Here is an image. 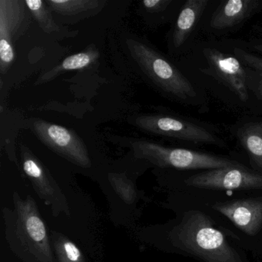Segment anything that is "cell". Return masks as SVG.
I'll use <instances>...</instances> for the list:
<instances>
[{
    "mask_svg": "<svg viewBox=\"0 0 262 262\" xmlns=\"http://www.w3.org/2000/svg\"><path fill=\"white\" fill-rule=\"evenodd\" d=\"M22 158L24 171L30 178L39 196L49 202L52 201V203H55L59 188L48 171L27 148H22Z\"/></svg>",
    "mask_w": 262,
    "mask_h": 262,
    "instance_id": "12",
    "label": "cell"
},
{
    "mask_svg": "<svg viewBox=\"0 0 262 262\" xmlns=\"http://www.w3.org/2000/svg\"><path fill=\"white\" fill-rule=\"evenodd\" d=\"M262 74V73H260ZM256 95L257 97L262 100V75L260 79H259L258 82H257V89H256Z\"/></svg>",
    "mask_w": 262,
    "mask_h": 262,
    "instance_id": "22",
    "label": "cell"
},
{
    "mask_svg": "<svg viewBox=\"0 0 262 262\" xmlns=\"http://www.w3.org/2000/svg\"><path fill=\"white\" fill-rule=\"evenodd\" d=\"M110 182L116 192L127 203H132L136 199V190L134 185L123 174H110Z\"/></svg>",
    "mask_w": 262,
    "mask_h": 262,
    "instance_id": "19",
    "label": "cell"
},
{
    "mask_svg": "<svg viewBox=\"0 0 262 262\" xmlns=\"http://www.w3.org/2000/svg\"><path fill=\"white\" fill-rule=\"evenodd\" d=\"M126 45L141 70L162 91L182 103L194 105L199 102L194 85L162 55L135 39H127Z\"/></svg>",
    "mask_w": 262,
    "mask_h": 262,
    "instance_id": "3",
    "label": "cell"
},
{
    "mask_svg": "<svg viewBox=\"0 0 262 262\" xmlns=\"http://www.w3.org/2000/svg\"><path fill=\"white\" fill-rule=\"evenodd\" d=\"M185 182L189 186L203 189H262V174L237 163L193 174Z\"/></svg>",
    "mask_w": 262,
    "mask_h": 262,
    "instance_id": "7",
    "label": "cell"
},
{
    "mask_svg": "<svg viewBox=\"0 0 262 262\" xmlns=\"http://www.w3.org/2000/svg\"><path fill=\"white\" fill-rule=\"evenodd\" d=\"M99 56H100L99 52L96 49H90L82 53L68 56L59 65L42 74L38 79L36 84L39 85V84L50 82L65 72L83 70L92 67L95 62H97Z\"/></svg>",
    "mask_w": 262,
    "mask_h": 262,
    "instance_id": "15",
    "label": "cell"
},
{
    "mask_svg": "<svg viewBox=\"0 0 262 262\" xmlns=\"http://www.w3.org/2000/svg\"><path fill=\"white\" fill-rule=\"evenodd\" d=\"M25 2L15 0L0 1V68L8 70L15 59L13 40L25 23Z\"/></svg>",
    "mask_w": 262,
    "mask_h": 262,
    "instance_id": "9",
    "label": "cell"
},
{
    "mask_svg": "<svg viewBox=\"0 0 262 262\" xmlns=\"http://www.w3.org/2000/svg\"><path fill=\"white\" fill-rule=\"evenodd\" d=\"M46 3L52 12L64 16L98 12L105 4L99 0H46Z\"/></svg>",
    "mask_w": 262,
    "mask_h": 262,
    "instance_id": "16",
    "label": "cell"
},
{
    "mask_svg": "<svg viewBox=\"0 0 262 262\" xmlns=\"http://www.w3.org/2000/svg\"><path fill=\"white\" fill-rule=\"evenodd\" d=\"M14 211L7 212V239L25 262H55L47 228L33 198L15 194Z\"/></svg>",
    "mask_w": 262,
    "mask_h": 262,
    "instance_id": "1",
    "label": "cell"
},
{
    "mask_svg": "<svg viewBox=\"0 0 262 262\" xmlns=\"http://www.w3.org/2000/svg\"><path fill=\"white\" fill-rule=\"evenodd\" d=\"M32 126L39 140L56 154L78 166L91 167L86 145L74 131L41 119H35Z\"/></svg>",
    "mask_w": 262,
    "mask_h": 262,
    "instance_id": "6",
    "label": "cell"
},
{
    "mask_svg": "<svg viewBox=\"0 0 262 262\" xmlns=\"http://www.w3.org/2000/svg\"><path fill=\"white\" fill-rule=\"evenodd\" d=\"M174 245L204 262H242L220 230L202 211L191 210L171 232Z\"/></svg>",
    "mask_w": 262,
    "mask_h": 262,
    "instance_id": "2",
    "label": "cell"
},
{
    "mask_svg": "<svg viewBox=\"0 0 262 262\" xmlns=\"http://www.w3.org/2000/svg\"><path fill=\"white\" fill-rule=\"evenodd\" d=\"M135 156L162 168L182 170L215 169L236 165L238 162L208 153L185 148L163 146L151 141L136 140L132 142Z\"/></svg>",
    "mask_w": 262,
    "mask_h": 262,
    "instance_id": "4",
    "label": "cell"
},
{
    "mask_svg": "<svg viewBox=\"0 0 262 262\" xmlns=\"http://www.w3.org/2000/svg\"><path fill=\"white\" fill-rule=\"evenodd\" d=\"M135 124L142 131L185 142L225 147V141L207 128L181 118L163 115H145Z\"/></svg>",
    "mask_w": 262,
    "mask_h": 262,
    "instance_id": "5",
    "label": "cell"
},
{
    "mask_svg": "<svg viewBox=\"0 0 262 262\" xmlns=\"http://www.w3.org/2000/svg\"><path fill=\"white\" fill-rule=\"evenodd\" d=\"M212 208L249 235H255L262 228V198L217 202Z\"/></svg>",
    "mask_w": 262,
    "mask_h": 262,
    "instance_id": "10",
    "label": "cell"
},
{
    "mask_svg": "<svg viewBox=\"0 0 262 262\" xmlns=\"http://www.w3.org/2000/svg\"><path fill=\"white\" fill-rule=\"evenodd\" d=\"M53 242L59 262H85L80 250L65 236H54Z\"/></svg>",
    "mask_w": 262,
    "mask_h": 262,
    "instance_id": "18",
    "label": "cell"
},
{
    "mask_svg": "<svg viewBox=\"0 0 262 262\" xmlns=\"http://www.w3.org/2000/svg\"><path fill=\"white\" fill-rule=\"evenodd\" d=\"M262 10V0H228L217 7L210 21L214 30L234 28Z\"/></svg>",
    "mask_w": 262,
    "mask_h": 262,
    "instance_id": "11",
    "label": "cell"
},
{
    "mask_svg": "<svg viewBox=\"0 0 262 262\" xmlns=\"http://www.w3.org/2000/svg\"><path fill=\"white\" fill-rule=\"evenodd\" d=\"M237 137L248 153L251 165L262 174V122H251L241 127Z\"/></svg>",
    "mask_w": 262,
    "mask_h": 262,
    "instance_id": "14",
    "label": "cell"
},
{
    "mask_svg": "<svg viewBox=\"0 0 262 262\" xmlns=\"http://www.w3.org/2000/svg\"><path fill=\"white\" fill-rule=\"evenodd\" d=\"M26 6L33 17L37 21L39 27L47 33H55L59 30L53 19L52 10L46 1L42 0H27Z\"/></svg>",
    "mask_w": 262,
    "mask_h": 262,
    "instance_id": "17",
    "label": "cell"
},
{
    "mask_svg": "<svg viewBox=\"0 0 262 262\" xmlns=\"http://www.w3.org/2000/svg\"><path fill=\"white\" fill-rule=\"evenodd\" d=\"M171 3V0H145L142 5L148 13H161L166 10Z\"/></svg>",
    "mask_w": 262,
    "mask_h": 262,
    "instance_id": "21",
    "label": "cell"
},
{
    "mask_svg": "<svg viewBox=\"0 0 262 262\" xmlns=\"http://www.w3.org/2000/svg\"><path fill=\"white\" fill-rule=\"evenodd\" d=\"M208 0H188L181 9L174 32L173 45L176 49L184 45L203 15Z\"/></svg>",
    "mask_w": 262,
    "mask_h": 262,
    "instance_id": "13",
    "label": "cell"
},
{
    "mask_svg": "<svg viewBox=\"0 0 262 262\" xmlns=\"http://www.w3.org/2000/svg\"><path fill=\"white\" fill-rule=\"evenodd\" d=\"M203 55L208 68L205 73L220 81L241 101L249 99L247 75L243 66L237 58L225 54L213 48H205Z\"/></svg>",
    "mask_w": 262,
    "mask_h": 262,
    "instance_id": "8",
    "label": "cell"
},
{
    "mask_svg": "<svg viewBox=\"0 0 262 262\" xmlns=\"http://www.w3.org/2000/svg\"><path fill=\"white\" fill-rule=\"evenodd\" d=\"M255 48L257 51L262 53V45L256 46ZM234 52L235 53L236 56H238L245 63L248 64L250 67L256 69V70H259L260 73H262V59L257 57V56H253V55L243 51V50H240V49H234Z\"/></svg>",
    "mask_w": 262,
    "mask_h": 262,
    "instance_id": "20",
    "label": "cell"
}]
</instances>
